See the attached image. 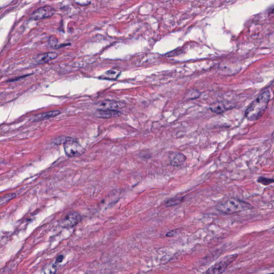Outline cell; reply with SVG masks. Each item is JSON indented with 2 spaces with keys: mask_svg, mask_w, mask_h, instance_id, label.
<instances>
[{
  "mask_svg": "<svg viewBox=\"0 0 274 274\" xmlns=\"http://www.w3.org/2000/svg\"><path fill=\"white\" fill-rule=\"evenodd\" d=\"M270 93L264 92L252 102L245 111V117L248 121H254L259 119L266 111L270 100Z\"/></svg>",
  "mask_w": 274,
  "mask_h": 274,
  "instance_id": "1",
  "label": "cell"
},
{
  "mask_svg": "<svg viewBox=\"0 0 274 274\" xmlns=\"http://www.w3.org/2000/svg\"><path fill=\"white\" fill-rule=\"evenodd\" d=\"M252 206L246 202L235 197L224 199L218 204L217 209L224 214H232L248 210Z\"/></svg>",
  "mask_w": 274,
  "mask_h": 274,
  "instance_id": "2",
  "label": "cell"
},
{
  "mask_svg": "<svg viewBox=\"0 0 274 274\" xmlns=\"http://www.w3.org/2000/svg\"><path fill=\"white\" fill-rule=\"evenodd\" d=\"M238 254H234L224 256L223 258L208 268L206 274H221L226 271V268L234 260L237 258Z\"/></svg>",
  "mask_w": 274,
  "mask_h": 274,
  "instance_id": "3",
  "label": "cell"
},
{
  "mask_svg": "<svg viewBox=\"0 0 274 274\" xmlns=\"http://www.w3.org/2000/svg\"><path fill=\"white\" fill-rule=\"evenodd\" d=\"M64 149L65 153L68 157L79 156L85 152V148L73 138L64 144Z\"/></svg>",
  "mask_w": 274,
  "mask_h": 274,
  "instance_id": "4",
  "label": "cell"
},
{
  "mask_svg": "<svg viewBox=\"0 0 274 274\" xmlns=\"http://www.w3.org/2000/svg\"><path fill=\"white\" fill-rule=\"evenodd\" d=\"M55 14V10L50 6H45L36 9L31 15L30 18L33 20H40L52 16Z\"/></svg>",
  "mask_w": 274,
  "mask_h": 274,
  "instance_id": "5",
  "label": "cell"
},
{
  "mask_svg": "<svg viewBox=\"0 0 274 274\" xmlns=\"http://www.w3.org/2000/svg\"><path fill=\"white\" fill-rule=\"evenodd\" d=\"M83 220V217L77 212H71L68 213L61 223L63 228H70L79 223Z\"/></svg>",
  "mask_w": 274,
  "mask_h": 274,
  "instance_id": "6",
  "label": "cell"
},
{
  "mask_svg": "<svg viewBox=\"0 0 274 274\" xmlns=\"http://www.w3.org/2000/svg\"><path fill=\"white\" fill-rule=\"evenodd\" d=\"M122 105L119 102L113 101H104L99 103L98 109L99 110H115L118 111L121 109Z\"/></svg>",
  "mask_w": 274,
  "mask_h": 274,
  "instance_id": "7",
  "label": "cell"
},
{
  "mask_svg": "<svg viewBox=\"0 0 274 274\" xmlns=\"http://www.w3.org/2000/svg\"><path fill=\"white\" fill-rule=\"evenodd\" d=\"M58 56L57 53L55 52H49L44 53L37 55L34 58V62L37 64H43L50 60L55 59Z\"/></svg>",
  "mask_w": 274,
  "mask_h": 274,
  "instance_id": "8",
  "label": "cell"
},
{
  "mask_svg": "<svg viewBox=\"0 0 274 274\" xmlns=\"http://www.w3.org/2000/svg\"><path fill=\"white\" fill-rule=\"evenodd\" d=\"M170 162L173 167H180L185 163L186 157L183 154L178 152H173L170 155Z\"/></svg>",
  "mask_w": 274,
  "mask_h": 274,
  "instance_id": "9",
  "label": "cell"
},
{
  "mask_svg": "<svg viewBox=\"0 0 274 274\" xmlns=\"http://www.w3.org/2000/svg\"><path fill=\"white\" fill-rule=\"evenodd\" d=\"M97 117L101 118H109L112 117H116L119 116L121 115V113L119 111L115 110H99L95 113Z\"/></svg>",
  "mask_w": 274,
  "mask_h": 274,
  "instance_id": "10",
  "label": "cell"
},
{
  "mask_svg": "<svg viewBox=\"0 0 274 274\" xmlns=\"http://www.w3.org/2000/svg\"><path fill=\"white\" fill-rule=\"evenodd\" d=\"M60 110H54V111H49L47 113H42L39 115H35L33 118V121L36 122V121H42L44 119H48L52 117H55L59 114H60Z\"/></svg>",
  "mask_w": 274,
  "mask_h": 274,
  "instance_id": "11",
  "label": "cell"
},
{
  "mask_svg": "<svg viewBox=\"0 0 274 274\" xmlns=\"http://www.w3.org/2000/svg\"><path fill=\"white\" fill-rule=\"evenodd\" d=\"M120 73H121V72L119 71L115 70V69H110V70L105 72L104 73H103L102 76H101L100 78L101 79H103L113 80V79H116L120 75Z\"/></svg>",
  "mask_w": 274,
  "mask_h": 274,
  "instance_id": "12",
  "label": "cell"
},
{
  "mask_svg": "<svg viewBox=\"0 0 274 274\" xmlns=\"http://www.w3.org/2000/svg\"><path fill=\"white\" fill-rule=\"evenodd\" d=\"M183 199L184 197H175V198H172V199L169 200L165 203V206H166V207H171V206L177 205L181 204V202L183 201Z\"/></svg>",
  "mask_w": 274,
  "mask_h": 274,
  "instance_id": "13",
  "label": "cell"
},
{
  "mask_svg": "<svg viewBox=\"0 0 274 274\" xmlns=\"http://www.w3.org/2000/svg\"><path fill=\"white\" fill-rule=\"evenodd\" d=\"M71 139L70 137H66V136H60V137H57L54 138L52 140V143L55 145H60V144H64L67 141L70 140Z\"/></svg>",
  "mask_w": 274,
  "mask_h": 274,
  "instance_id": "14",
  "label": "cell"
},
{
  "mask_svg": "<svg viewBox=\"0 0 274 274\" xmlns=\"http://www.w3.org/2000/svg\"><path fill=\"white\" fill-rule=\"evenodd\" d=\"M259 183L261 184L262 185H264L267 186L270 185L271 184H272L274 182V180L271 179V178H268L264 177H259L257 180Z\"/></svg>",
  "mask_w": 274,
  "mask_h": 274,
  "instance_id": "15",
  "label": "cell"
},
{
  "mask_svg": "<svg viewBox=\"0 0 274 274\" xmlns=\"http://www.w3.org/2000/svg\"><path fill=\"white\" fill-rule=\"evenodd\" d=\"M56 271V266L53 264L47 266L44 269V274H55Z\"/></svg>",
  "mask_w": 274,
  "mask_h": 274,
  "instance_id": "16",
  "label": "cell"
},
{
  "mask_svg": "<svg viewBox=\"0 0 274 274\" xmlns=\"http://www.w3.org/2000/svg\"><path fill=\"white\" fill-rule=\"evenodd\" d=\"M16 197V194L15 193L9 194L6 196H3V197L0 198V205L10 201V200Z\"/></svg>",
  "mask_w": 274,
  "mask_h": 274,
  "instance_id": "17",
  "label": "cell"
},
{
  "mask_svg": "<svg viewBox=\"0 0 274 274\" xmlns=\"http://www.w3.org/2000/svg\"><path fill=\"white\" fill-rule=\"evenodd\" d=\"M49 44H50L52 47V48H59V46L58 45V41L57 40L56 38H55L54 36H51L49 40Z\"/></svg>",
  "mask_w": 274,
  "mask_h": 274,
  "instance_id": "18",
  "label": "cell"
},
{
  "mask_svg": "<svg viewBox=\"0 0 274 274\" xmlns=\"http://www.w3.org/2000/svg\"><path fill=\"white\" fill-rule=\"evenodd\" d=\"M63 259H64L63 255H60L59 256L58 258H57L56 262V263H60V262H62Z\"/></svg>",
  "mask_w": 274,
  "mask_h": 274,
  "instance_id": "19",
  "label": "cell"
},
{
  "mask_svg": "<svg viewBox=\"0 0 274 274\" xmlns=\"http://www.w3.org/2000/svg\"><path fill=\"white\" fill-rule=\"evenodd\" d=\"M274 274V273H273V272H272V273H270V274Z\"/></svg>",
  "mask_w": 274,
  "mask_h": 274,
  "instance_id": "20",
  "label": "cell"
}]
</instances>
